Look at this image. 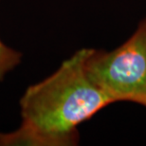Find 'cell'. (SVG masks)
I'll list each match as a JSON object with an SVG mask.
<instances>
[{"instance_id":"cell-1","label":"cell","mask_w":146,"mask_h":146,"mask_svg":"<svg viewBox=\"0 0 146 146\" xmlns=\"http://www.w3.org/2000/svg\"><path fill=\"white\" fill-rule=\"evenodd\" d=\"M91 48L78 49L20 99L21 125L1 134L0 146H72L78 126L114 102L87 75Z\"/></svg>"},{"instance_id":"cell-2","label":"cell","mask_w":146,"mask_h":146,"mask_svg":"<svg viewBox=\"0 0 146 146\" xmlns=\"http://www.w3.org/2000/svg\"><path fill=\"white\" fill-rule=\"evenodd\" d=\"M87 75L114 103L146 107V16L126 41L109 51L91 48Z\"/></svg>"},{"instance_id":"cell-3","label":"cell","mask_w":146,"mask_h":146,"mask_svg":"<svg viewBox=\"0 0 146 146\" xmlns=\"http://www.w3.org/2000/svg\"><path fill=\"white\" fill-rule=\"evenodd\" d=\"M22 61V53L7 46L0 39V83Z\"/></svg>"},{"instance_id":"cell-4","label":"cell","mask_w":146,"mask_h":146,"mask_svg":"<svg viewBox=\"0 0 146 146\" xmlns=\"http://www.w3.org/2000/svg\"><path fill=\"white\" fill-rule=\"evenodd\" d=\"M0 138H1V133H0Z\"/></svg>"}]
</instances>
